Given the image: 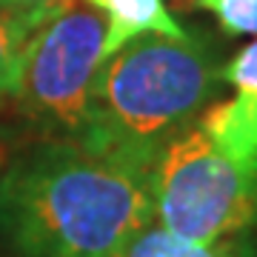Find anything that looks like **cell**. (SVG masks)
Listing matches in <instances>:
<instances>
[{
  "instance_id": "6da1fadb",
  "label": "cell",
  "mask_w": 257,
  "mask_h": 257,
  "mask_svg": "<svg viewBox=\"0 0 257 257\" xmlns=\"http://www.w3.org/2000/svg\"><path fill=\"white\" fill-rule=\"evenodd\" d=\"M152 220V172L80 138L35 140L0 172L3 257H123Z\"/></svg>"
},
{
  "instance_id": "30bf717a",
  "label": "cell",
  "mask_w": 257,
  "mask_h": 257,
  "mask_svg": "<svg viewBox=\"0 0 257 257\" xmlns=\"http://www.w3.org/2000/svg\"><path fill=\"white\" fill-rule=\"evenodd\" d=\"M223 83H229L237 94L257 97V37L223 66Z\"/></svg>"
},
{
  "instance_id": "8fae6325",
  "label": "cell",
  "mask_w": 257,
  "mask_h": 257,
  "mask_svg": "<svg viewBox=\"0 0 257 257\" xmlns=\"http://www.w3.org/2000/svg\"><path fill=\"white\" fill-rule=\"evenodd\" d=\"M72 0H0V18L29 20V23H46L55 12L69 6Z\"/></svg>"
},
{
  "instance_id": "52a82bcc",
  "label": "cell",
  "mask_w": 257,
  "mask_h": 257,
  "mask_svg": "<svg viewBox=\"0 0 257 257\" xmlns=\"http://www.w3.org/2000/svg\"><path fill=\"white\" fill-rule=\"evenodd\" d=\"M123 257H254L243 237H229L217 243H192L166 231L160 223H149L138 237L128 243Z\"/></svg>"
},
{
  "instance_id": "7a4b0ae2",
  "label": "cell",
  "mask_w": 257,
  "mask_h": 257,
  "mask_svg": "<svg viewBox=\"0 0 257 257\" xmlns=\"http://www.w3.org/2000/svg\"><path fill=\"white\" fill-rule=\"evenodd\" d=\"M220 89L223 66L203 37L143 35L103 60L77 138L152 172Z\"/></svg>"
},
{
  "instance_id": "ba28073f",
  "label": "cell",
  "mask_w": 257,
  "mask_h": 257,
  "mask_svg": "<svg viewBox=\"0 0 257 257\" xmlns=\"http://www.w3.org/2000/svg\"><path fill=\"white\" fill-rule=\"evenodd\" d=\"M35 29L37 23H29V20L0 18V106L12 100V94H15L20 57H23V49Z\"/></svg>"
},
{
  "instance_id": "277c9868",
  "label": "cell",
  "mask_w": 257,
  "mask_h": 257,
  "mask_svg": "<svg viewBox=\"0 0 257 257\" xmlns=\"http://www.w3.org/2000/svg\"><path fill=\"white\" fill-rule=\"evenodd\" d=\"M103 15L80 0H72L32 32L12 103L37 140L77 138L83 132L103 66Z\"/></svg>"
},
{
  "instance_id": "8992f818",
  "label": "cell",
  "mask_w": 257,
  "mask_h": 257,
  "mask_svg": "<svg viewBox=\"0 0 257 257\" xmlns=\"http://www.w3.org/2000/svg\"><path fill=\"white\" fill-rule=\"evenodd\" d=\"M197 126L223 155L234 160H257V97L234 92L231 100L211 103Z\"/></svg>"
},
{
  "instance_id": "5b68a950",
  "label": "cell",
  "mask_w": 257,
  "mask_h": 257,
  "mask_svg": "<svg viewBox=\"0 0 257 257\" xmlns=\"http://www.w3.org/2000/svg\"><path fill=\"white\" fill-rule=\"evenodd\" d=\"M83 3L92 6L94 12H100L106 20L103 60L143 35L180 37L186 32L169 15L166 0H83Z\"/></svg>"
},
{
  "instance_id": "9c48e42d",
  "label": "cell",
  "mask_w": 257,
  "mask_h": 257,
  "mask_svg": "<svg viewBox=\"0 0 257 257\" xmlns=\"http://www.w3.org/2000/svg\"><path fill=\"white\" fill-rule=\"evenodd\" d=\"M231 37H257V0H197Z\"/></svg>"
},
{
  "instance_id": "3957f363",
  "label": "cell",
  "mask_w": 257,
  "mask_h": 257,
  "mask_svg": "<svg viewBox=\"0 0 257 257\" xmlns=\"http://www.w3.org/2000/svg\"><path fill=\"white\" fill-rule=\"evenodd\" d=\"M155 223L192 243L240 237L257 223V160H234L194 123L152 169Z\"/></svg>"
}]
</instances>
